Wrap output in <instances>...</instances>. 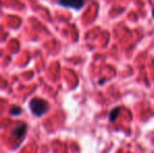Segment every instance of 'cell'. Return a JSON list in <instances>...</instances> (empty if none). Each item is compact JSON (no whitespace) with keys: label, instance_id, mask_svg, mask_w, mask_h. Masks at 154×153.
<instances>
[{"label":"cell","instance_id":"cell-1","mask_svg":"<svg viewBox=\"0 0 154 153\" xmlns=\"http://www.w3.org/2000/svg\"><path fill=\"white\" fill-rule=\"evenodd\" d=\"M29 108H31L32 112L37 116L43 115L47 110H48V104L46 101L42 100V99H32L29 102Z\"/></svg>","mask_w":154,"mask_h":153},{"label":"cell","instance_id":"cell-2","mask_svg":"<svg viewBox=\"0 0 154 153\" xmlns=\"http://www.w3.org/2000/svg\"><path fill=\"white\" fill-rule=\"evenodd\" d=\"M87 0H58V3L65 8H72L75 10H80L85 5Z\"/></svg>","mask_w":154,"mask_h":153},{"label":"cell","instance_id":"cell-3","mask_svg":"<svg viewBox=\"0 0 154 153\" xmlns=\"http://www.w3.org/2000/svg\"><path fill=\"white\" fill-rule=\"evenodd\" d=\"M25 132H26V126L23 124L21 125H18V126L16 127V128L14 129V135L16 137H18V139H20V137H22L23 135L25 134Z\"/></svg>","mask_w":154,"mask_h":153},{"label":"cell","instance_id":"cell-4","mask_svg":"<svg viewBox=\"0 0 154 153\" xmlns=\"http://www.w3.org/2000/svg\"><path fill=\"white\" fill-rule=\"evenodd\" d=\"M119 113H120V108H119V107H116V108H114L113 110L111 111V113H110V115H109V121H110V122H114V121H116V118H118Z\"/></svg>","mask_w":154,"mask_h":153},{"label":"cell","instance_id":"cell-5","mask_svg":"<svg viewBox=\"0 0 154 153\" xmlns=\"http://www.w3.org/2000/svg\"><path fill=\"white\" fill-rule=\"evenodd\" d=\"M11 115H19L21 113V108L20 107H18V106H16V107H13L12 109H11Z\"/></svg>","mask_w":154,"mask_h":153},{"label":"cell","instance_id":"cell-6","mask_svg":"<svg viewBox=\"0 0 154 153\" xmlns=\"http://www.w3.org/2000/svg\"><path fill=\"white\" fill-rule=\"evenodd\" d=\"M152 16H153V18H154V8H153V11H152Z\"/></svg>","mask_w":154,"mask_h":153}]
</instances>
